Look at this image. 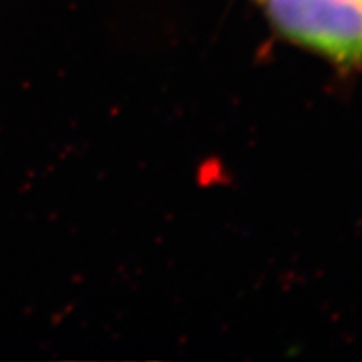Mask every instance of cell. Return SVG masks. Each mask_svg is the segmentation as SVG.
<instances>
[{
  "label": "cell",
  "mask_w": 362,
  "mask_h": 362,
  "mask_svg": "<svg viewBox=\"0 0 362 362\" xmlns=\"http://www.w3.org/2000/svg\"><path fill=\"white\" fill-rule=\"evenodd\" d=\"M284 39L362 71V0H260Z\"/></svg>",
  "instance_id": "1"
}]
</instances>
